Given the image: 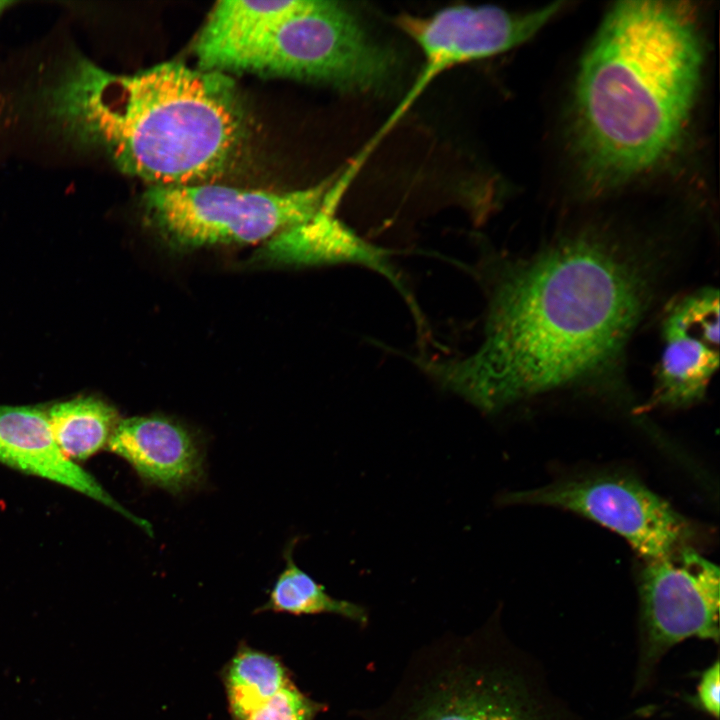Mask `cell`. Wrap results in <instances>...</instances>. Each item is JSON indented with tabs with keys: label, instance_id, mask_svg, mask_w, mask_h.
<instances>
[{
	"label": "cell",
	"instance_id": "9c48e42d",
	"mask_svg": "<svg viewBox=\"0 0 720 720\" xmlns=\"http://www.w3.org/2000/svg\"><path fill=\"white\" fill-rule=\"evenodd\" d=\"M719 568L688 545L644 561L638 576L644 683L664 654L691 637L719 640Z\"/></svg>",
	"mask_w": 720,
	"mask_h": 720
},
{
	"label": "cell",
	"instance_id": "30bf717a",
	"mask_svg": "<svg viewBox=\"0 0 720 720\" xmlns=\"http://www.w3.org/2000/svg\"><path fill=\"white\" fill-rule=\"evenodd\" d=\"M650 406L683 408L703 399L719 363V294L701 288L673 302Z\"/></svg>",
	"mask_w": 720,
	"mask_h": 720
},
{
	"label": "cell",
	"instance_id": "4fadbf2b",
	"mask_svg": "<svg viewBox=\"0 0 720 720\" xmlns=\"http://www.w3.org/2000/svg\"><path fill=\"white\" fill-rule=\"evenodd\" d=\"M390 255L391 251L362 239L339 220L335 213L321 207L310 220L265 242L254 259L264 263L295 266L363 265L387 278L411 301L390 261Z\"/></svg>",
	"mask_w": 720,
	"mask_h": 720
},
{
	"label": "cell",
	"instance_id": "ba28073f",
	"mask_svg": "<svg viewBox=\"0 0 720 720\" xmlns=\"http://www.w3.org/2000/svg\"><path fill=\"white\" fill-rule=\"evenodd\" d=\"M503 504L557 507L581 515L615 532L644 561L666 557L686 546L690 526L663 498L641 481L618 473H601L509 492Z\"/></svg>",
	"mask_w": 720,
	"mask_h": 720
},
{
	"label": "cell",
	"instance_id": "8992f818",
	"mask_svg": "<svg viewBox=\"0 0 720 720\" xmlns=\"http://www.w3.org/2000/svg\"><path fill=\"white\" fill-rule=\"evenodd\" d=\"M395 70L392 51L370 39L347 9L307 0L244 57L235 73L362 92L384 88Z\"/></svg>",
	"mask_w": 720,
	"mask_h": 720
},
{
	"label": "cell",
	"instance_id": "6da1fadb",
	"mask_svg": "<svg viewBox=\"0 0 720 720\" xmlns=\"http://www.w3.org/2000/svg\"><path fill=\"white\" fill-rule=\"evenodd\" d=\"M638 256L588 232L509 263L492 289L481 346L421 368L485 412L606 380L649 301L651 274Z\"/></svg>",
	"mask_w": 720,
	"mask_h": 720
},
{
	"label": "cell",
	"instance_id": "7c38bea8",
	"mask_svg": "<svg viewBox=\"0 0 720 720\" xmlns=\"http://www.w3.org/2000/svg\"><path fill=\"white\" fill-rule=\"evenodd\" d=\"M107 448L128 462L143 482L173 494L197 486L203 477L199 440L167 417L121 419Z\"/></svg>",
	"mask_w": 720,
	"mask_h": 720
},
{
	"label": "cell",
	"instance_id": "8fae6325",
	"mask_svg": "<svg viewBox=\"0 0 720 720\" xmlns=\"http://www.w3.org/2000/svg\"><path fill=\"white\" fill-rule=\"evenodd\" d=\"M0 463L82 493L153 535L152 526L145 519L124 508L90 473L63 454L43 409L0 407Z\"/></svg>",
	"mask_w": 720,
	"mask_h": 720
},
{
	"label": "cell",
	"instance_id": "2e32d148",
	"mask_svg": "<svg viewBox=\"0 0 720 720\" xmlns=\"http://www.w3.org/2000/svg\"><path fill=\"white\" fill-rule=\"evenodd\" d=\"M295 541L284 550L285 567L278 575L268 600L255 612H280L292 615L334 614L361 627L367 626V609L355 602L338 599L325 590L312 576L303 571L293 559Z\"/></svg>",
	"mask_w": 720,
	"mask_h": 720
},
{
	"label": "cell",
	"instance_id": "5b68a950",
	"mask_svg": "<svg viewBox=\"0 0 720 720\" xmlns=\"http://www.w3.org/2000/svg\"><path fill=\"white\" fill-rule=\"evenodd\" d=\"M331 180L287 192L202 183L150 186L142 205L156 234L175 250L267 242L310 220Z\"/></svg>",
	"mask_w": 720,
	"mask_h": 720
},
{
	"label": "cell",
	"instance_id": "7a4b0ae2",
	"mask_svg": "<svg viewBox=\"0 0 720 720\" xmlns=\"http://www.w3.org/2000/svg\"><path fill=\"white\" fill-rule=\"evenodd\" d=\"M19 99L51 138L101 152L150 186L210 183L232 163L244 133L233 79L176 61L122 75L70 52L38 72Z\"/></svg>",
	"mask_w": 720,
	"mask_h": 720
},
{
	"label": "cell",
	"instance_id": "9a60e30c",
	"mask_svg": "<svg viewBox=\"0 0 720 720\" xmlns=\"http://www.w3.org/2000/svg\"><path fill=\"white\" fill-rule=\"evenodd\" d=\"M58 447L70 460H85L108 443L120 422L111 404L96 397H79L46 410Z\"/></svg>",
	"mask_w": 720,
	"mask_h": 720
},
{
	"label": "cell",
	"instance_id": "e0dca14e",
	"mask_svg": "<svg viewBox=\"0 0 720 720\" xmlns=\"http://www.w3.org/2000/svg\"><path fill=\"white\" fill-rule=\"evenodd\" d=\"M232 720H243L290 681L281 660L241 645L222 671Z\"/></svg>",
	"mask_w": 720,
	"mask_h": 720
},
{
	"label": "cell",
	"instance_id": "d6986e66",
	"mask_svg": "<svg viewBox=\"0 0 720 720\" xmlns=\"http://www.w3.org/2000/svg\"><path fill=\"white\" fill-rule=\"evenodd\" d=\"M696 698L697 704L702 710L716 719L719 717L720 671L718 660L703 672L697 687Z\"/></svg>",
	"mask_w": 720,
	"mask_h": 720
},
{
	"label": "cell",
	"instance_id": "3957f363",
	"mask_svg": "<svg viewBox=\"0 0 720 720\" xmlns=\"http://www.w3.org/2000/svg\"><path fill=\"white\" fill-rule=\"evenodd\" d=\"M703 43L688 2L622 1L580 63L572 137L586 185L616 188L676 150L701 83Z\"/></svg>",
	"mask_w": 720,
	"mask_h": 720
},
{
	"label": "cell",
	"instance_id": "52a82bcc",
	"mask_svg": "<svg viewBox=\"0 0 720 720\" xmlns=\"http://www.w3.org/2000/svg\"><path fill=\"white\" fill-rule=\"evenodd\" d=\"M562 5V2L550 3L524 13L492 5H457L443 8L429 17L399 16L396 24L420 48L423 65L410 90L362 154L368 156L441 73L521 45L557 14Z\"/></svg>",
	"mask_w": 720,
	"mask_h": 720
},
{
	"label": "cell",
	"instance_id": "ffe728a7",
	"mask_svg": "<svg viewBox=\"0 0 720 720\" xmlns=\"http://www.w3.org/2000/svg\"><path fill=\"white\" fill-rule=\"evenodd\" d=\"M14 1L0 0V16L7 10L11 5H14Z\"/></svg>",
	"mask_w": 720,
	"mask_h": 720
},
{
	"label": "cell",
	"instance_id": "277c9868",
	"mask_svg": "<svg viewBox=\"0 0 720 720\" xmlns=\"http://www.w3.org/2000/svg\"><path fill=\"white\" fill-rule=\"evenodd\" d=\"M364 720H561L500 633L446 635L412 656Z\"/></svg>",
	"mask_w": 720,
	"mask_h": 720
},
{
	"label": "cell",
	"instance_id": "5bb4252c",
	"mask_svg": "<svg viewBox=\"0 0 720 720\" xmlns=\"http://www.w3.org/2000/svg\"><path fill=\"white\" fill-rule=\"evenodd\" d=\"M306 1L217 2L194 44L197 68L235 73L244 57Z\"/></svg>",
	"mask_w": 720,
	"mask_h": 720
},
{
	"label": "cell",
	"instance_id": "ac0fdd59",
	"mask_svg": "<svg viewBox=\"0 0 720 720\" xmlns=\"http://www.w3.org/2000/svg\"><path fill=\"white\" fill-rule=\"evenodd\" d=\"M327 709L326 703L307 696L290 681L243 720H315Z\"/></svg>",
	"mask_w": 720,
	"mask_h": 720
}]
</instances>
